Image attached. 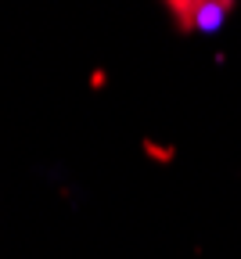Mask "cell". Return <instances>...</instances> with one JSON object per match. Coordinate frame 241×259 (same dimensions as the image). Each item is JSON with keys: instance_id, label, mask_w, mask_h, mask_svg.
I'll return each mask as SVG.
<instances>
[{"instance_id": "obj_1", "label": "cell", "mask_w": 241, "mask_h": 259, "mask_svg": "<svg viewBox=\"0 0 241 259\" xmlns=\"http://www.w3.org/2000/svg\"><path fill=\"white\" fill-rule=\"evenodd\" d=\"M177 11H184L180 18H184V25H202V29H209V25H216L220 18H223V4H184V8H177Z\"/></svg>"}]
</instances>
